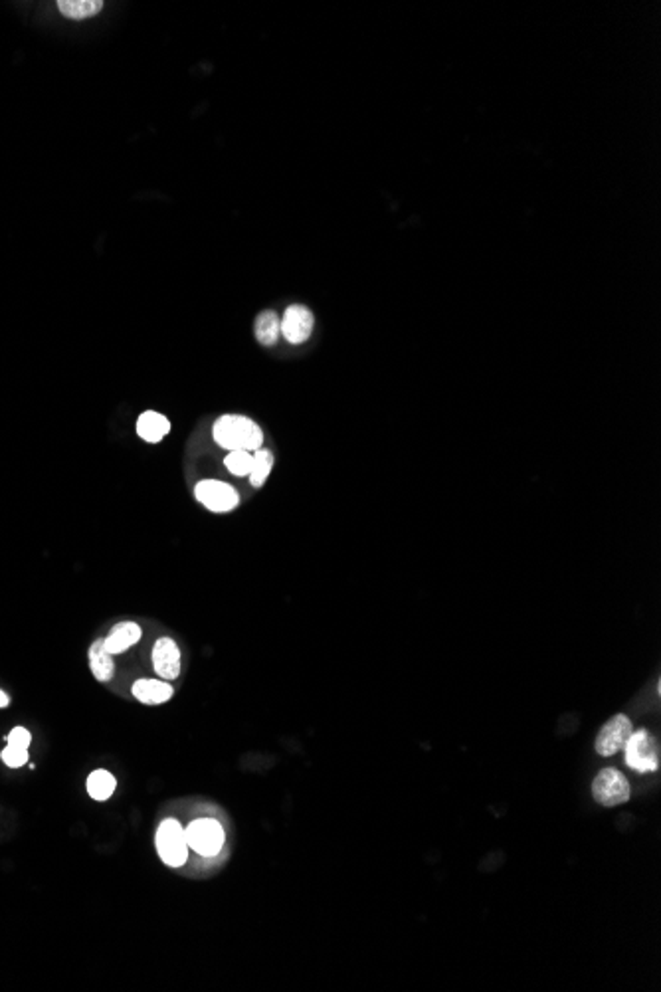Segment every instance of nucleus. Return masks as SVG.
<instances>
[{"label":"nucleus","instance_id":"f257e3e1","mask_svg":"<svg viewBox=\"0 0 661 992\" xmlns=\"http://www.w3.org/2000/svg\"><path fill=\"white\" fill-rule=\"evenodd\" d=\"M214 440L224 450H246L256 452L264 444V435L254 420L238 414H226L216 420Z\"/></svg>","mask_w":661,"mask_h":992},{"label":"nucleus","instance_id":"f03ea898","mask_svg":"<svg viewBox=\"0 0 661 992\" xmlns=\"http://www.w3.org/2000/svg\"><path fill=\"white\" fill-rule=\"evenodd\" d=\"M155 844H157L158 856H161V860L167 865H170V868H180V865H185L188 858V842H187L185 828L180 826L178 820L175 818L163 820L161 826H158L157 830Z\"/></svg>","mask_w":661,"mask_h":992},{"label":"nucleus","instance_id":"7ed1b4c3","mask_svg":"<svg viewBox=\"0 0 661 992\" xmlns=\"http://www.w3.org/2000/svg\"><path fill=\"white\" fill-rule=\"evenodd\" d=\"M185 834L188 848L195 850L202 858L219 856L226 842L222 824L212 818L195 820V823L188 824V828H185Z\"/></svg>","mask_w":661,"mask_h":992},{"label":"nucleus","instance_id":"20e7f679","mask_svg":"<svg viewBox=\"0 0 661 992\" xmlns=\"http://www.w3.org/2000/svg\"><path fill=\"white\" fill-rule=\"evenodd\" d=\"M624 751H625V762H628V767L637 772H652L659 767L657 741L649 735L646 729H640V731L632 733Z\"/></svg>","mask_w":661,"mask_h":992},{"label":"nucleus","instance_id":"39448f33","mask_svg":"<svg viewBox=\"0 0 661 992\" xmlns=\"http://www.w3.org/2000/svg\"><path fill=\"white\" fill-rule=\"evenodd\" d=\"M592 794L602 806H618L630 801V782L616 769H604L592 782Z\"/></svg>","mask_w":661,"mask_h":992},{"label":"nucleus","instance_id":"423d86ee","mask_svg":"<svg viewBox=\"0 0 661 992\" xmlns=\"http://www.w3.org/2000/svg\"><path fill=\"white\" fill-rule=\"evenodd\" d=\"M195 497L212 513H228L240 506L236 489L220 480H200L195 487Z\"/></svg>","mask_w":661,"mask_h":992},{"label":"nucleus","instance_id":"0eeeda50","mask_svg":"<svg viewBox=\"0 0 661 992\" xmlns=\"http://www.w3.org/2000/svg\"><path fill=\"white\" fill-rule=\"evenodd\" d=\"M634 733L632 721L625 715H616L600 729L596 737V751L602 757H612L618 751H624L630 735Z\"/></svg>","mask_w":661,"mask_h":992},{"label":"nucleus","instance_id":"6e6552de","mask_svg":"<svg viewBox=\"0 0 661 992\" xmlns=\"http://www.w3.org/2000/svg\"><path fill=\"white\" fill-rule=\"evenodd\" d=\"M313 323H315L313 313L303 305L288 307L286 313H283V317L280 319L281 335L286 337L291 345L305 343L311 335Z\"/></svg>","mask_w":661,"mask_h":992},{"label":"nucleus","instance_id":"1a4fd4ad","mask_svg":"<svg viewBox=\"0 0 661 992\" xmlns=\"http://www.w3.org/2000/svg\"><path fill=\"white\" fill-rule=\"evenodd\" d=\"M153 666L158 678L177 680L180 674V649L173 638H158L153 646Z\"/></svg>","mask_w":661,"mask_h":992},{"label":"nucleus","instance_id":"9d476101","mask_svg":"<svg viewBox=\"0 0 661 992\" xmlns=\"http://www.w3.org/2000/svg\"><path fill=\"white\" fill-rule=\"evenodd\" d=\"M143 636V630L139 624L135 622H119L111 629V632L107 634V638H104V644L107 648V652L111 656H117V654H123L127 652V649L131 646H135L137 642L141 640Z\"/></svg>","mask_w":661,"mask_h":992},{"label":"nucleus","instance_id":"9b49d317","mask_svg":"<svg viewBox=\"0 0 661 992\" xmlns=\"http://www.w3.org/2000/svg\"><path fill=\"white\" fill-rule=\"evenodd\" d=\"M135 700L145 705H161L173 698V686L161 680H137L131 688Z\"/></svg>","mask_w":661,"mask_h":992},{"label":"nucleus","instance_id":"f8f14e48","mask_svg":"<svg viewBox=\"0 0 661 992\" xmlns=\"http://www.w3.org/2000/svg\"><path fill=\"white\" fill-rule=\"evenodd\" d=\"M170 432V422L167 416L155 413V410H147L137 420V435H139L145 442L158 444Z\"/></svg>","mask_w":661,"mask_h":992},{"label":"nucleus","instance_id":"ddd939ff","mask_svg":"<svg viewBox=\"0 0 661 992\" xmlns=\"http://www.w3.org/2000/svg\"><path fill=\"white\" fill-rule=\"evenodd\" d=\"M89 668L97 681H109L116 674L113 656L107 652L104 640H96L89 646Z\"/></svg>","mask_w":661,"mask_h":992},{"label":"nucleus","instance_id":"4468645a","mask_svg":"<svg viewBox=\"0 0 661 992\" xmlns=\"http://www.w3.org/2000/svg\"><path fill=\"white\" fill-rule=\"evenodd\" d=\"M254 329H256V339L259 341L264 347H273L278 343V337L281 335V327H280V317L276 312H261L258 317H256V323H254Z\"/></svg>","mask_w":661,"mask_h":992},{"label":"nucleus","instance_id":"2eb2a0df","mask_svg":"<svg viewBox=\"0 0 661 992\" xmlns=\"http://www.w3.org/2000/svg\"><path fill=\"white\" fill-rule=\"evenodd\" d=\"M104 3L101 0H60L58 10L72 20H84L89 16H96L101 13Z\"/></svg>","mask_w":661,"mask_h":992},{"label":"nucleus","instance_id":"dca6fc26","mask_svg":"<svg viewBox=\"0 0 661 992\" xmlns=\"http://www.w3.org/2000/svg\"><path fill=\"white\" fill-rule=\"evenodd\" d=\"M116 786H117L116 777L104 769L94 771L87 779V793L94 801H107V798H111V794L116 793Z\"/></svg>","mask_w":661,"mask_h":992},{"label":"nucleus","instance_id":"f3484780","mask_svg":"<svg viewBox=\"0 0 661 992\" xmlns=\"http://www.w3.org/2000/svg\"><path fill=\"white\" fill-rule=\"evenodd\" d=\"M271 467H273V454L266 448H259L254 452V464H252V472H249V484H252L254 487H261L266 482V477L271 474Z\"/></svg>","mask_w":661,"mask_h":992},{"label":"nucleus","instance_id":"a211bd4d","mask_svg":"<svg viewBox=\"0 0 661 992\" xmlns=\"http://www.w3.org/2000/svg\"><path fill=\"white\" fill-rule=\"evenodd\" d=\"M252 464H254V454L246 450H232L228 452V455L224 458L226 470L238 477L249 476V472H252Z\"/></svg>","mask_w":661,"mask_h":992},{"label":"nucleus","instance_id":"6ab92c4d","mask_svg":"<svg viewBox=\"0 0 661 992\" xmlns=\"http://www.w3.org/2000/svg\"><path fill=\"white\" fill-rule=\"evenodd\" d=\"M3 761L5 765L10 767V769H18L22 765H26L28 762V751L25 749H16L13 745H6L5 751H3Z\"/></svg>","mask_w":661,"mask_h":992},{"label":"nucleus","instance_id":"aec40b11","mask_svg":"<svg viewBox=\"0 0 661 992\" xmlns=\"http://www.w3.org/2000/svg\"><path fill=\"white\" fill-rule=\"evenodd\" d=\"M30 743H32V735H30L28 729H25V727H15L13 731L8 733V745L28 751Z\"/></svg>","mask_w":661,"mask_h":992},{"label":"nucleus","instance_id":"412c9836","mask_svg":"<svg viewBox=\"0 0 661 992\" xmlns=\"http://www.w3.org/2000/svg\"><path fill=\"white\" fill-rule=\"evenodd\" d=\"M8 703H10V700H8V695H6V693H5L3 690H0V707H6Z\"/></svg>","mask_w":661,"mask_h":992}]
</instances>
